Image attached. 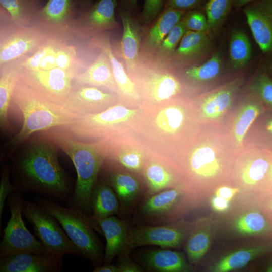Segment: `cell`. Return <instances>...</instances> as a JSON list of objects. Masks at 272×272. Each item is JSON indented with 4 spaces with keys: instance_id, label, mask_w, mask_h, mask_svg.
<instances>
[{
    "instance_id": "obj_1",
    "label": "cell",
    "mask_w": 272,
    "mask_h": 272,
    "mask_svg": "<svg viewBox=\"0 0 272 272\" xmlns=\"http://www.w3.org/2000/svg\"><path fill=\"white\" fill-rule=\"evenodd\" d=\"M235 157L223 124L201 125L171 162L187 186L206 194L231 185Z\"/></svg>"
},
{
    "instance_id": "obj_2",
    "label": "cell",
    "mask_w": 272,
    "mask_h": 272,
    "mask_svg": "<svg viewBox=\"0 0 272 272\" xmlns=\"http://www.w3.org/2000/svg\"><path fill=\"white\" fill-rule=\"evenodd\" d=\"M141 105L143 114L132 132L151 153L171 163L178 149L201 125L192 100L178 96L156 105Z\"/></svg>"
},
{
    "instance_id": "obj_3",
    "label": "cell",
    "mask_w": 272,
    "mask_h": 272,
    "mask_svg": "<svg viewBox=\"0 0 272 272\" xmlns=\"http://www.w3.org/2000/svg\"><path fill=\"white\" fill-rule=\"evenodd\" d=\"M56 146L44 138L31 143L14 163L19 191L69 201L72 181L60 165Z\"/></svg>"
},
{
    "instance_id": "obj_4",
    "label": "cell",
    "mask_w": 272,
    "mask_h": 272,
    "mask_svg": "<svg viewBox=\"0 0 272 272\" xmlns=\"http://www.w3.org/2000/svg\"><path fill=\"white\" fill-rule=\"evenodd\" d=\"M43 137L63 151L71 159L77 178L70 200V207L91 217V196L98 175L106 156L99 140L85 143L60 130L45 131Z\"/></svg>"
},
{
    "instance_id": "obj_5",
    "label": "cell",
    "mask_w": 272,
    "mask_h": 272,
    "mask_svg": "<svg viewBox=\"0 0 272 272\" xmlns=\"http://www.w3.org/2000/svg\"><path fill=\"white\" fill-rule=\"evenodd\" d=\"M12 101L23 117L20 130L8 143L12 150L35 132L69 126L81 116L47 99L20 78L14 89Z\"/></svg>"
},
{
    "instance_id": "obj_6",
    "label": "cell",
    "mask_w": 272,
    "mask_h": 272,
    "mask_svg": "<svg viewBox=\"0 0 272 272\" xmlns=\"http://www.w3.org/2000/svg\"><path fill=\"white\" fill-rule=\"evenodd\" d=\"M143 108L131 106L119 100L115 105L96 113L82 115L67 126L72 135L97 140L132 132L143 114Z\"/></svg>"
},
{
    "instance_id": "obj_7",
    "label": "cell",
    "mask_w": 272,
    "mask_h": 272,
    "mask_svg": "<svg viewBox=\"0 0 272 272\" xmlns=\"http://www.w3.org/2000/svg\"><path fill=\"white\" fill-rule=\"evenodd\" d=\"M37 203L59 222L81 256L95 265L104 262L100 242L92 229L90 217L71 207H65L52 200L38 198Z\"/></svg>"
},
{
    "instance_id": "obj_8",
    "label": "cell",
    "mask_w": 272,
    "mask_h": 272,
    "mask_svg": "<svg viewBox=\"0 0 272 272\" xmlns=\"http://www.w3.org/2000/svg\"><path fill=\"white\" fill-rule=\"evenodd\" d=\"M272 161V150L247 143L235 157L231 185L246 193H260Z\"/></svg>"
},
{
    "instance_id": "obj_9",
    "label": "cell",
    "mask_w": 272,
    "mask_h": 272,
    "mask_svg": "<svg viewBox=\"0 0 272 272\" xmlns=\"http://www.w3.org/2000/svg\"><path fill=\"white\" fill-rule=\"evenodd\" d=\"M22 211L44 247L52 255H81L58 220L38 203L23 200Z\"/></svg>"
},
{
    "instance_id": "obj_10",
    "label": "cell",
    "mask_w": 272,
    "mask_h": 272,
    "mask_svg": "<svg viewBox=\"0 0 272 272\" xmlns=\"http://www.w3.org/2000/svg\"><path fill=\"white\" fill-rule=\"evenodd\" d=\"M18 190L10 194L8 204L11 216L4 229L0 258L19 252L51 254L26 228L22 218L23 199Z\"/></svg>"
},
{
    "instance_id": "obj_11",
    "label": "cell",
    "mask_w": 272,
    "mask_h": 272,
    "mask_svg": "<svg viewBox=\"0 0 272 272\" xmlns=\"http://www.w3.org/2000/svg\"><path fill=\"white\" fill-rule=\"evenodd\" d=\"M130 78L134 83L143 106L161 104L179 96L182 85L171 72L161 67L139 64Z\"/></svg>"
},
{
    "instance_id": "obj_12",
    "label": "cell",
    "mask_w": 272,
    "mask_h": 272,
    "mask_svg": "<svg viewBox=\"0 0 272 272\" xmlns=\"http://www.w3.org/2000/svg\"><path fill=\"white\" fill-rule=\"evenodd\" d=\"M77 70L59 67L33 71L21 67L20 78L24 83L49 100L65 106L72 89Z\"/></svg>"
},
{
    "instance_id": "obj_13",
    "label": "cell",
    "mask_w": 272,
    "mask_h": 272,
    "mask_svg": "<svg viewBox=\"0 0 272 272\" xmlns=\"http://www.w3.org/2000/svg\"><path fill=\"white\" fill-rule=\"evenodd\" d=\"M51 36L37 26L1 28L0 66L34 52Z\"/></svg>"
},
{
    "instance_id": "obj_14",
    "label": "cell",
    "mask_w": 272,
    "mask_h": 272,
    "mask_svg": "<svg viewBox=\"0 0 272 272\" xmlns=\"http://www.w3.org/2000/svg\"><path fill=\"white\" fill-rule=\"evenodd\" d=\"M241 84L242 78H238L192 100L198 123L200 125L221 123Z\"/></svg>"
},
{
    "instance_id": "obj_15",
    "label": "cell",
    "mask_w": 272,
    "mask_h": 272,
    "mask_svg": "<svg viewBox=\"0 0 272 272\" xmlns=\"http://www.w3.org/2000/svg\"><path fill=\"white\" fill-rule=\"evenodd\" d=\"M106 159L117 162L134 172L143 171L152 154L146 146L132 132L99 139Z\"/></svg>"
},
{
    "instance_id": "obj_16",
    "label": "cell",
    "mask_w": 272,
    "mask_h": 272,
    "mask_svg": "<svg viewBox=\"0 0 272 272\" xmlns=\"http://www.w3.org/2000/svg\"><path fill=\"white\" fill-rule=\"evenodd\" d=\"M266 111L262 102L254 94L244 100L231 114L224 128L235 155L244 147L249 129Z\"/></svg>"
},
{
    "instance_id": "obj_17",
    "label": "cell",
    "mask_w": 272,
    "mask_h": 272,
    "mask_svg": "<svg viewBox=\"0 0 272 272\" xmlns=\"http://www.w3.org/2000/svg\"><path fill=\"white\" fill-rule=\"evenodd\" d=\"M117 5V0H98L87 9L79 11L72 24L70 33L78 38H88L117 28L115 17Z\"/></svg>"
},
{
    "instance_id": "obj_18",
    "label": "cell",
    "mask_w": 272,
    "mask_h": 272,
    "mask_svg": "<svg viewBox=\"0 0 272 272\" xmlns=\"http://www.w3.org/2000/svg\"><path fill=\"white\" fill-rule=\"evenodd\" d=\"M119 100L117 93L105 89L74 83L64 107L82 115L102 112Z\"/></svg>"
},
{
    "instance_id": "obj_19",
    "label": "cell",
    "mask_w": 272,
    "mask_h": 272,
    "mask_svg": "<svg viewBox=\"0 0 272 272\" xmlns=\"http://www.w3.org/2000/svg\"><path fill=\"white\" fill-rule=\"evenodd\" d=\"M185 236L183 229L172 225L133 227L128 229L125 251L148 245L176 248Z\"/></svg>"
},
{
    "instance_id": "obj_20",
    "label": "cell",
    "mask_w": 272,
    "mask_h": 272,
    "mask_svg": "<svg viewBox=\"0 0 272 272\" xmlns=\"http://www.w3.org/2000/svg\"><path fill=\"white\" fill-rule=\"evenodd\" d=\"M76 0H48L38 13L34 22L48 34L59 36L70 33L72 24L79 13Z\"/></svg>"
},
{
    "instance_id": "obj_21",
    "label": "cell",
    "mask_w": 272,
    "mask_h": 272,
    "mask_svg": "<svg viewBox=\"0 0 272 272\" xmlns=\"http://www.w3.org/2000/svg\"><path fill=\"white\" fill-rule=\"evenodd\" d=\"M91 45L103 51L108 56L118 88L119 100L129 106H140L142 99L136 86L122 63L115 55L108 37L103 35L95 36L92 40Z\"/></svg>"
},
{
    "instance_id": "obj_22",
    "label": "cell",
    "mask_w": 272,
    "mask_h": 272,
    "mask_svg": "<svg viewBox=\"0 0 272 272\" xmlns=\"http://www.w3.org/2000/svg\"><path fill=\"white\" fill-rule=\"evenodd\" d=\"M244 13L261 51L272 55V0H259L248 5Z\"/></svg>"
},
{
    "instance_id": "obj_23",
    "label": "cell",
    "mask_w": 272,
    "mask_h": 272,
    "mask_svg": "<svg viewBox=\"0 0 272 272\" xmlns=\"http://www.w3.org/2000/svg\"><path fill=\"white\" fill-rule=\"evenodd\" d=\"M61 267V257L52 254L19 252L0 260L1 272H54Z\"/></svg>"
},
{
    "instance_id": "obj_24",
    "label": "cell",
    "mask_w": 272,
    "mask_h": 272,
    "mask_svg": "<svg viewBox=\"0 0 272 272\" xmlns=\"http://www.w3.org/2000/svg\"><path fill=\"white\" fill-rule=\"evenodd\" d=\"M90 218L98 224L106 239L104 263L111 264L115 256L125 250L128 231L126 223L114 215Z\"/></svg>"
},
{
    "instance_id": "obj_25",
    "label": "cell",
    "mask_w": 272,
    "mask_h": 272,
    "mask_svg": "<svg viewBox=\"0 0 272 272\" xmlns=\"http://www.w3.org/2000/svg\"><path fill=\"white\" fill-rule=\"evenodd\" d=\"M74 83L100 87L118 94L109 59L102 51L92 63L76 74Z\"/></svg>"
},
{
    "instance_id": "obj_26",
    "label": "cell",
    "mask_w": 272,
    "mask_h": 272,
    "mask_svg": "<svg viewBox=\"0 0 272 272\" xmlns=\"http://www.w3.org/2000/svg\"><path fill=\"white\" fill-rule=\"evenodd\" d=\"M150 190L158 192L172 186L182 180L179 174L166 159L152 153L143 171Z\"/></svg>"
},
{
    "instance_id": "obj_27",
    "label": "cell",
    "mask_w": 272,
    "mask_h": 272,
    "mask_svg": "<svg viewBox=\"0 0 272 272\" xmlns=\"http://www.w3.org/2000/svg\"><path fill=\"white\" fill-rule=\"evenodd\" d=\"M138 259L148 269L160 272L187 271L190 266L183 255L168 249H154L140 253Z\"/></svg>"
},
{
    "instance_id": "obj_28",
    "label": "cell",
    "mask_w": 272,
    "mask_h": 272,
    "mask_svg": "<svg viewBox=\"0 0 272 272\" xmlns=\"http://www.w3.org/2000/svg\"><path fill=\"white\" fill-rule=\"evenodd\" d=\"M120 16L123 25L120 52L127 72L130 77L139 64L140 37L138 29L130 13L125 10H122Z\"/></svg>"
},
{
    "instance_id": "obj_29",
    "label": "cell",
    "mask_w": 272,
    "mask_h": 272,
    "mask_svg": "<svg viewBox=\"0 0 272 272\" xmlns=\"http://www.w3.org/2000/svg\"><path fill=\"white\" fill-rule=\"evenodd\" d=\"M19 63L13 61L1 66L0 124L3 129L11 128L8 112L14 89L20 79L21 67Z\"/></svg>"
},
{
    "instance_id": "obj_30",
    "label": "cell",
    "mask_w": 272,
    "mask_h": 272,
    "mask_svg": "<svg viewBox=\"0 0 272 272\" xmlns=\"http://www.w3.org/2000/svg\"><path fill=\"white\" fill-rule=\"evenodd\" d=\"M272 250L269 244L257 245L234 251L221 257L211 268L214 272H227L244 267Z\"/></svg>"
},
{
    "instance_id": "obj_31",
    "label": "cell",
    "mask_w": 272,
    "mask_h": 272,
    "mask_svg": "<svg viewBox=\"0 0 272 272\" xmlns=\"http://www.w3.org/2000/svg\"><path fill=\"white\" fill-rule=\"evenodd\" d=\"M91 217L103 218L118 213L119 202L109 182L101 180L93 188L91 200Z\"/></svg>"
},
{
    "instance_id": "obj_32",
    "label": "cell",
    "mask_w": 272,
    "mask_h": 272,
    "mask_svg": "<svg viewBox=\"0 0 272 272\" xmlns=\"http://www.w3.org/2000/svg\"><path fill=\"white\" fill-rule=\"evenodd\" d=\"M184 192L182 188L175 187L155 194L143 203L141 214L151 218L163 216L178 206L183 197Z\"/></svg>"
},
{
    "instance_id": "obj_33",
    "label": "cell",
    "mask_w": 272,
    "mask_h": 272,
    "mask_svg": "<svg viewBox=\"0 0 272 272\" xmlns=\"http://www.w3.org/2000/svg\"><path fill=\"white\" fill-rule=\"evenodd\" d=\"M0 5L13 24L19 26H31L42 7L40 0H0Z\"/></svg>"
},
{
    "instance_id": "obj_34",
    "label": "cell",
    "mask_w": 272,
    "mask_h": 272,
    "mask_svg": "<svg viewBox=\"0 0 272 272\" xmlns=\"http://www.w3.org/2000/svg\"><path fill=\"white\" fill-rule=\"evenodd\" d=\"M185 13L173 8H165L148 34L147 47L152 49L159 46L170 31L182 20Z\"/></svg>"
},
{
    "instance_id": "obj_35",
    "label": "cell",
    "mask_w": 272,
    "mask_h": 272,
    "mask_svg": "<svg viewBox=\"0 0 272 272\" xmlns=\"http://www.w3.org/2000/svg\"><path fill=\"white\" fill-rule=\"evenodd\" d=\"M233 229L242 235H260L272 231V225L260 211L252 210L243 213L234 222Z\"/></svg>"
},
{
    "instance_id": "obj_36",
    "label": "cell",
    "mask_w": 272,
    "mask_h": 272,
    "mask_svg": "<svg viewBox=\"0 0 272 272\" xmlns=\"http://www.w3.org/2000/svg\"><path fill=\"white\" fill-rule=\"evenodd\" d=\"M109 182L122 207L131 205L139 195V182L131 175L120 172L112 173L109 177Z\"/></svg>"
},
{
    "instance_id": "obj_37",
    "label": "cell",
    "mask_w": 272,
    "mask_h": 272,
    "mask_svg": "<svg viewBox=\"0 0 272 272\" xmlns=\"http://www.w3.org/2000/svg\"><path fill=\"white\" fill-rule=\"evenodd\" d=\"M208 225L196 227L190 234L185 245L189 261L196 264L203 257L210 246L212 229Z\"/></svg>"
},
{
    "instance_id": "obj_38",
    "label": "cell",
    "mask_w": 272,
    "mask_h": 272,
    "mask_svg": "<svg viewBox=\"0 0 272 272\" xmlns=\"http://www.w3.org/2000/svg\"><path fill=\"white\" fill-rule=\"evenodd\" d=\"M229 55L231 64L234 69H240L246 65L252 55L250 42L242 30L236 29L231 35Z\"/></svg>"
},
{
    "instance_id": "obj_39",
    "label": "cell",
    "mask_w": 272,
    "mask_h": 272,
    "mask_svg": "<svg viewBox=\"0 0 272 272\" xmlns=\"http://www.w3.org/2000/svg\"><path fill=\"white\" fill-rule=\"evenodd\" d=\"M221 66V56L219 53L216 52L203 64L188 69L185 75L188 79L195 82H207L218 76Z\"/></svg>"
},
{
    "instance_id": "obj_40",
    "label": "cell",
    "mask_w": 272,
    "mask_h": 272,
    "mask_svg": "<svg viewBox=\"0 0 272 272\" xmlns=\"http://www.w3.org/2000/svg\"><path fill=\"white\" fill-rule=\"evenodd\" d=\"M209 41L206 33L187 30L182 38L176 54L181 56H190L200 52Z\"/></svg>"
},
{
    "instance_id": "obj_41",
    "label": "cell",
    "mask_w": 272,
    "mask_h": 272,
    "mask_svg": "<svg viewBox=\"0 0 272 272\" xmlns=\"http://www.w3.org/2000/svg\"><path fill=\"white\" fill-rule=\"evenodd\" d=\"M232 0H209L205 7L209 29L215 30L219 27L228 15Z\"/></svg>"
},
{
    "instance_id": "obj_42",
    "label": "cell",
    "mask_w": 272,
    "mask_h": 272,
    "mask_svg": "<svg viewBox=\"0 0 272 272\" xmlns=\"http://www.w3.org/2000/svg\"><path fill=\"white\" fill-rule=\"evenodd\" d=\"M263 114L253 128L250 142L245 144L254 143L272 150V114Z\"/></svg>"
},
{
    "instance_id": "obj_43",
    "label": "cell",
    "mask_w": 272,
    "mask_h": 272,
    "mask_svg": "<svg viewBox=\"0 0 272 272\" xmlns=\"http://www.w3.org/2000/svg\"><path fill=\"white\" fill-rule=\"evenodd\" d=\"M250 89L266 108L272 109V79L266 73H258L251 83Z\"/></svg>"
},
{
    "instance_id": "obj_44",
    "label": "cell",
    "mask_w": 272,
    "mask_h": 272,
    "mask_svg": "<svg viewBox=\"0 0 272 272\" xmlns=\"http://www.w3.org/2000/svg\"><path fill=\"white\" fill-rule=\"evenodd\" d=\"M56 67L65 70L75 69L80 71L81 62L77 57L75 46L62 41L56 55Z\"/></svg>"
},
{
    "instance_id": "obj_45",
    "label": "cell",
    "mask_w": 272,
    "mask_h": 272,
    "mask_svg": "<svg viewBox=\"0 0 272 272\" xmlns=\"http://www.w3.org/2000/svg\"><path fill=\"white\" fill-rule=\"evenodd\" d=\"M54 36H51L32 55L20 61L22 67L29 71H38L40 64L49 50Z\"/></svg>"
},
{
    "instance_id": "obj_46",
    "label": "cell",
    "mask_w": 272,
    "mask_h": 272,
    "mask_svg": "<svg viewBox=\"0 0 272 272\" xmlns=\"http://www.w3.org/2000/svg\"><path fill=\"white\" fill-rule=\"evenodd\" d=\"M187 31L185 23L182 19L170 31L160 45L159 49L161 52L168 53L173 51Z\"/></svg>"
},
{
    "instance_id": "obj_47",
    "label": "cell",
    "mask_w": 272,
    "mask_h": 272,
    "mask_svg": "<svg viewBox=\"0 0 272 272\" xmlns=\"http://www.w3.org/2000/svg\"><path fill=\"white\" fill-rule=\"evenodd\" d=\"M187 30L206 33L209 27L205 14L193 10L182 19Z\"/></svg>"
},
{
    "instance_id": "obj_48",
    "label": "cell",
    "mask_w": 272,
    "mask_h": 272,
    "mask_svg": "<svg viewBox=\"0 0 272 272\" xmlns=\"http://www.w3.org/2000/svg\"><path fill=\"white\" fill-rule=\"evenodd\" d=\"M17 188L11 185L9 178V170L5 167L2 172L0 183V223L5 201L13 192L17 191Z\"/></svg>"
},
{
    "instance_id": "obj_49",
    "label": "cell",
    "mask_w": 272,
    "mask_h": 272,
    "mask_svg": "<svg viewBox=\"0 0 272 272\" xmlns=\"http://www.w3.org/2000/svg\"><path fill=\"white\" fill-rule=\"evenodd\" d=\"M164 0H144L143 8L141 14V20L143 23L153 20L161 11Z\"/></svg>"
},
{
    "instance_id": "obj_50",
    "label": "cell",
    "mask_w": 272,
    "mask_h": 272,
    "mask_svg": "<svg viewBox=\"0 0 272 272\" xmlns=\"http://www.w3.org/2000/svg\"><path fill=\"white\" fill-rule=\"evenodd\" d=\"M256 195L258 208L272 225V193L259 194Z\"/></svg>"
},
{
    "instance_id": "obj_51",
    "label": "cell",
    "mask_w": 272,
    "mask_h": 272,
    "mask_svg": "<svg viewBox=\"0 0 272 272\" xmlns=\"http://www.w3.org/2000/svg\"><path fill=\"white\" fill-rule=\"evenodd\" d=\"M202 0H167L166 8H171L186 11L198 8Z\"/></svg>"
},
{
    "instance_id": "obj_52",
    "label": "cell",
    "mask_w": 272,
    "mask_h": 272,
    "mask_svg": "<svg viewBox=\"0 0 272 272\" xmlns=\"http://www.w3.org/2000/svg\"><path fill=\"white\" fill-rule=\"evenodd\" d=\"M228 185H222L217 187L214 192V195L230 201L235 195L240 192V189L237 187H232Z\"/></svg>"
},
{
    "instance_id": "obj_53",
    "label": "cell",
    "mask_w": 272,
    "mask_h": 272,
    "mask_svg": "<svg viewBox=\"0 0 272 272\" xmlns=\"http://www.w3.org/2000/svg\"><path fill=\"white\" fill-rule=\"evenodd\" d=\"M119 272H142L143 268L133 261L128 255L122 257L117 265Z\"/></svg>"
},
{
    "instance_id": "obj_54",
    "label": "cell",
    "mask_w": 272,
    "mask_h": 272,
    "mask_svg": "<svg viewBox=\"0 0 272 272\" xmlns=\"http://www.w3.org/2000/svg\"><path fill=\"white\" fill-rule=\"evenodd\" d=\"M230 202L222 197L214 195L211 199V203L213 210L218 212H224L229 208Z\"/></svg>"
},
{
    "instance_id": "obj_55",
    "label": "cell",
    "mask_w": 272,
    "mask_h": 272,
    "mask_svg": "<svg viewBox=\"0 0 272 272\" xmlns=\"http://www.w3.org/2000/svg\"><path fill=\"white\" fill-rule=\"evenodd\" d=\"M269 193H272V161L264 185L260 193L259 194Z\"/></svg>"
},
{
    "instance_id": "obj_56",
    "label": "cell",
    "mask_w": 272,
    "mask_h": 272,
    "mask_svg": "<svg viewBox=\"0 0 272 272\" xmlns=\"http://www.w3.org/2000/svg\"><path fill=\"white\" fill-rule=\"evenodd\" d=\"M94 272H119L117 265H112L111 264H104L102 265L96 266L94 270Z\"/></svg>"
},
{
    "instance_id": "obj_57",
    "label": "cell",
    "mask_w": 272,
    "mask_h": 272,
    "mask_svg": "<svg viewBox=\"0 0 272 272\" xmlns=\"http://www.w3.org/2000/svg\"><path fill=\"white\" fill-rule=\"evenodd\" d=\"M80 11L85 10L92 5V0H76Z\"/></svg>"
},
{
    "instance_id": "obj_58",
    "label": "cell",
    "mask_w": 272,
    "mask_h": 272,
    "mask_svg": "<svg viewBox=\"0 0 272 272\" xmlns=\"http://www.w3.org/2000/svg\"><path fill=\"white\" fill-rule=\"evenodd\" d=\"M254 0H232V5L236 8H240Z\"/></svg>"
},
{
    "instance_id": "obj_59",
    "label": "cell",
    "mask_w": 272,
    "mask_h": 272,
    "mask_svg": "<svg viewBox=\"0 0 272 272\" xmlns=\"http://www.w3.org/2000/svg\"><path fill=\"white\" fill-rule=\"evenodd\" d=\"M126 2L132 7H135L138 0H126Z\"/></svg>"
},
{
    "instance_id": "obj_60",
    "label": "cell",
    "mask_w": 272,
    "mask_h": 272,
    "mask_svg": "<svg viewBox=\"0 0 272 272\" xmlns=\"http://www.w3.org/2000/svg\"><path fill=\"white\" fill-rule=\"evenodd\" d=\"M265 271L267 272H272V262L269 263L265 268Z\"/></svg>"
},
{
    "instance_id": "obj_61",
    "label": "cell",
    "mask_w": 272,
    "mask_h": 272,
    "mask_svg": "<svg viewBox=\"0 0 272 272\" xmlns=\"http://www.w3.org/2000/svg\"><path fill=\"white\" fill-rule=\"evenodd\" d=\"M268 67L269 72L272 74V60L269 62Z\"/></svg>"
}]
</instances>
